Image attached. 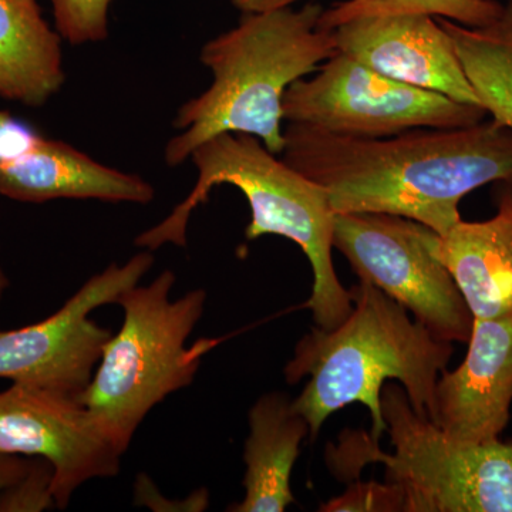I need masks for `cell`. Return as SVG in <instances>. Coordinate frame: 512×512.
I'll use <instances>...</instances> for the list:
<instances>
[{"mask_svg": "<svg viewBox=\"0 0 512 512\" xmlns=\"http://www.w3.org/2000/svg\"><path fill=\"white\" fill-rule=\"evenodd\" d=\"M503 9L504 3L498 0H343L323 10L320 25L333 30L348 20L365 16L423 13L468 28H483L494 22Z\"/></svg>", "mask_w": 512, "mask_h": 512, "instance_id": "obj_18", "label": "cell"}, {"mask_svg": "<svg viewBox=\"0 0 512 512\" xmlns=\"http://www.w3.org/2000/svg\"><path fill=\"white\" fill-rule=\"evenodd\" d=\"M333 32L338 52L350 59L397 82L480 106L453 39L436 16H365L348 20Z\"/></svg>", "mask_w": 512, "mask_h": 512, "instance_id": "obj_11", "label": "cell"}, {"mask_svg": "<svg viewBox=\"0 0 512 512\" xmlns=\"http://www.w3.org/2000/svg\"><path fill=\"white\" fill-rule=\"evenodd\" d=\"M284 138L282 160L326 191L335 214L399 215L440 237L471 191L512 178V130L494 120L384 138L288 123Z\"/></svg>", "mask_w": 512, "mask_h": 512, "instance_id": "obj_1", "label": "cell"}, {"mask_svg": "<svg viewBox=\"0 0 512 512\" xmlns=\"http://www.w3.org/2000/svg\"><path fill=\"white\" fill-rule=\"evenodd\" d=\"M440 235L420 222L348 212L333 218V248L348 259L360 281L400 303L437 339L467 343L473 315L437 256Z\"/></svg>", "mask_w": 512, "mask_h": 512, "instance_id": "obj_7", "label": "cell"}, {"mask_svg": "<svg viewBox=\"0 0 512 512\" xmlns=\"http://www.w3.org/2000/svg\"><path fill=\"white\" fill-rule=\"evenodd\" d=\"M350 296L348 318L336 328H315L303 336L284 370L289 384L308 377L292 404L308 423L312 441L329 416L353 403L367 407L370 437L382 439L387 380L402 383L414 412L431 420L437 382L453 356V343L437 339L376 286L360 281Z\"/></svg>", "mask_w": 512, "mask_h": 512, "instance_id": "obj_2", "label": "cell"}, {"mask_svg": "<svg viewBox=\"0 0 512 512\" xmlns=\"http://www.w3.org/2000/svg\"><path fill=\"white\" fill-rule=\"evenodd\" d=\"M0 194L20 202L97 200L148 204L154 188L63 143L43 140L25 156L0 164Z\"/></svg>", "mask_w": 512, "mask_h": 512, "instance_id": "obj_13", "label": "cell"}, {"mask_svg": "<svg viewBox=\"0 0 512 512\" xmlns=\"http://www.w3.org/2000/svg\"><path fill=\"white\" fill-rule=\"evenodd\" d=\"M298 2H302V0H232V5L244 15V13H264L292 8L293 3Z\"/></svg>", "mask_w": 512, "mask_h": 512, "instance_id": "obj_23", "label": "cell"}, {"mask_svg": "<svg viewBox=\"0 0 512 512\" xmlns=\"http://www.w3.org/2000/svg\"><path fill=\"white\" fill-rule=\"evenodd\" d=\"M0 451L49 461L59 510L87 481L117 476L124 456L80 396L25 383L0 392Z\"/></svg>", "mask_w": 512, "mask_h": 512, "instance_id": "obj_10", "label": "cell"}, {"mask_svg": "<svg viewBox=\"0 0 512 512\" xmlns=\"http://www.w3.org/2000/svg\"><path fill=\"white\" fill-rule=\"evenodd\" d=\"M191 161L198 173L195 187L164 221L138 235L137 247L148 251L167 244L185 247L195 208L215 187L232 185L251 207V222L245 229L249 241L265 235L291 239L311 262L313 288L306 305L316 328L333 329L348 318L352 296L340 284L333 265L335 212L326 191L249 134H218L195 148Z\"/></svg>", "mask_w": 512, "mask_h": 512, "instance_id": "obj_4", "label": "cell"}, {"mask_svg": "<svg viewBox=\"0 0 512 512\" xmlns=\"http://www.w3.org/2000/svg\"><path fill=\"white\" fill-rule=\"evenodd\" d=\"M319 3L244 13L234 29L201 50L211 86L178 110L181 131L165 147L170 167L190 160L195 148L222 133L259 138L271 153L285 146L282 101L289 87L338 53L335 32L323 28Z\"/></svg>", "mask_w": 512, "mask_h": 512, "instance_id": "obj_3", "label": "cell"}, {"mask_svg": "<svg viewBox=\"0 0 512 512\" xmlns=\"http://www.w3.org/2000/svg\"><path fill=\"white\" fill-rule=\"evenodd\" d=\"M439 20L453 39L480 106L494 121L512 130V0H507L503 13L483 28Z\"/></svg>", "mask_w": 512, "mask_h": 512, "instance_id": "obj_17", "label": "cell"}, {"mask_svg": "<svg viewBox=\"0 0 512 512\" xmlns=\"http://www.w3.org/2000/svg\"><path fill=\"white\" fill-rule=\"evenodd\" d=\"M35 457L18 456V454L0 451V491L18 483L32 470Z\"/></svg>", "mask_w": 512, "mask_h": 512, "instance_id": "obj_22", "label": "cell"}, {"mask_svg": "<svg viewBox=\"0 0 512 512\" xmlns=\"http://www.w3.org/2000/svg\"><path fill=\"white\" fill-rule=\"evenodd\" d=\"M393 454L372 437L353 434L360 466L382 463L404 493L403 512H512V440L453 439L414 412L402 386L382 390Z\"/></svg>", "mask_w": 512, "mask_h": 512, "instance_id": "obj_6", "label": "cell"}, {"mask_svg": "<svg viewBox=\"0 0 512 512\" xmlns=\"http://www.w3.org/2000/svg\"><path fill=\"white\" fill-rule=\"evenodd\" d=\"M62 36L36 0H0V97L43 106L64 83Z\"/></svg>", "mask_w": 512, "mask_h": 512, "instance_id": "obj_16", "label": "cell"}, {"mask_svg": "<svg viewBox=\"0 0 512 512\" xmlns=\"http://www.w3.org/2000/svg\"><path fill=\"white\" fill-rule=\"evenodd\" d=\"M404 493L399 484L386 483H352L345 493L322 504V512H403Z\"/></svg>", "mask_w": 512, "mask_h": 512, "instance_id": "obj_20", "label": "cell"}, {"mask_svg": "<svg viewBox=\"0 0 512 512\" xmlns=\"http://www.w3.org/2000/svg\"><path fill=\"white\" fill-rule=\"evenodd\" d=\"M497 184V194H495L497 201L507 204L512 212V178H510V180L500 181V183Z\"/></svg>", "mask_w": 512, "mask_h": 512, "instance_id": "obj_24", "label": "cell"}, {"mask_svg": "<svg viewBox=\"0 0 512 512\" xmlns=\"http://www.w3.org/2000/svg\"><path fill=\"white\" fill-rule=\"evenodd\" d=\"M173 271L161 272L147 286H131L117 305L123 325L111 335L92 380L80 400L100 421L121 453H126L147 414L194 382L202 357L220 340L187 342L204 315L207 292L195 289L171 299Z\"/></svg>", "mask_w": 512, "mask_h": 512, "instance_id": "obj_5", "label": "cell"}, {"mask_svg": "<svg viewBox=\"0 0 512 512\" xmlns=\"http://www.w3.org/2000/svg\"><path fill=\"white\" fill-rule=\"evenodd\" d=\"M245 443V497L227 508L232 512H284L295 503L291 488L293 466L309 426L281 392L266 393L249 410Z\"/></svg>", "mask_w": 512, "mask_h": 512, "instance_id": "obj_15", "label": "cell"}, {"mask_svg": "<svg viewBox=\"0 0 512 512\" xmlns=\"http://www.w3.org/2000/svg\"><path fill=\"white\" fill-rule=\"evenodd\" d=\"M9 288V279L6 276L5 272H3L2 266H0V302H2L3 293L6 292V289Z\"/></svg>", "mask_w": 512, "mask_h": 512, "instance_id": "obj_25", "label": "cell"}, {"mask_svg": "<svg viewBox=\"0 0 512 512\" xmlns=\"http://www.w3.org/2000/svg\"><path fill=\"white\" fill-rule=\"evenodd\" d=\"M467 343L463 363L439 377L431 421L453 439L497 440L511 417L512 315L474 319Z\"/></svg>", "mask_w": 512, "mask_h": 512, "instance_id": "obj_12", "label": "cell"}, {"mask_svg": "<svg viewBox=\"0 0 512 512\" xmlns=\"http://www.w3.org/2000/svg\"><path fill=\"white\" fill-rule=\"evenodd\" d=\"M56 29L70 45L100 42L109 35L113 0H50Z\"/></svg>", "mask_w": 512, "mask_h": 512, "instance_id": "obj_19", "label": "cell"}, {"mask_svg": "<svg viewBox=\"0 0 512 512\" xmlns=\"http://www.w3.org/2000/svg\"><path fill=\"white\" fill-rule=\"evenodd\" d=\"M497 204L493 218L461 220L441 235L437 245V256L473 319L512 315V212L504 202Z\"/></svg>", "mask_w": 512, "mask_h": 512, "instance_id": "obj_14", "label": "cell"}, {"mask_svg": "<svg viewBox=\"0 0 512 512\" xmlns=\"http://www.w3.org/2000/svg\"><path fill=\"white\" fill-rule=\"evenodd\" d=\"M286 123L357 138H384L417 128L473 126L487 116L476 104L397 82L343 53L298 80L282 101Z\"/></svg>", "mask_w": 512, "mask_h": 512, "instance_id": "obj_8", "label": "cell"}, {"mask_svg": "<svg viewBox=\"0 0 512 512\" xmlns=\"http://www.w3.org/2000/svg\"><path fill=\"white\" fill-rule=\"evenodd\" d=\"M52 481V464L36 458L32 470L22 480L0 491V511H43L56 507Z\"/></svg>", "mask_w": 512, "mask_h": 512, "instance_id": "obj_21", "label": "cell"}, {"mask_svg": "<svg viewBox=\"0 0 512 512\" xmlns=\"http://www.w3.org/2000/svg\"><path fill=\"white\" fill-rule=\"evenodd\" d=\"M153 264L148 249L124 265L111 264L49 318L0 332V377L80 396L111 338L110 330L97 325L90 313L116 303L126 289L140 284Z\"/></svg>", "mask_w": 512, "mask_h": 512, "instance_id": "obj_9", "label": "cell"}]
</instances>
